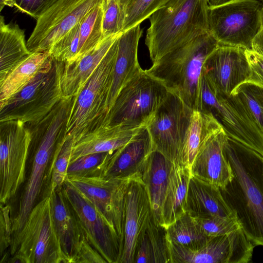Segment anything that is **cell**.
<instances>
[{
    "label": "cell",
    "instance_id": "6da1fadb",
    "mask_svg": "<svg viewBox=\"0 0 263 263\" xmlns=\"http://www.w3.org/2000/svg\"><path fill=\"white\" fill-rule=\"evenodd\" d=\"M224 153L232 176L221 195L247 237L263 247V156L229 137Z\"/></svg>",
    "mask_w": 263,
    "mask_h": 263
},
{
    "label": "cell",
    "instance_id": "7a4b0ae2",
    "mask_svg": "<svg viewBox=\"0 0 263 263\" xmlns=\"http://www.w3.org/2000/svg\"><path fill=\"white\" fill-rule=\"evenodd\" d=\"M208 0H170L148 18L145 44L152 63L209 33Z\"/></svg>",
    "mask_w": 263,
    "mask_h": 263
},
{
    "label": "cell",
    "instance_id": "3957f363",
    "mask_svg": "<svg viewBox=\"0 0 263 263\" xmlns=\"http://www.w3.org/2000/svg\"><path fill=\"white\" fill-rule=\"evenodd\" d=\"M218 45L209 32L202 34L164 54L145 70L190 108L199 110L203 65Z\"/></svg>",
    "mask_w": 263,
    "mask_h": 263
},
{
    "label": "cell",
    "instance_id": "277c9868",
    "mask_svg": "<svg viewBox=\"0 0 263 263\" xmlns=\"http://www.w3.org/2000/svg\"><path fill=\"white\" fill-rule=\"evenodd\" d=\"M64 63L51 56L35 77L0 107V122L20 120L26 126L37 124L63 98Z\"/></svg>",
    "mask_w": 263,
    "mask_h": 263
},
{
    "label": "cell",
    "instance_id": "5b68a950",
    "mask_svg": "<svg viewBox=\"0 0 263 263\" xmlns=\"http://www.w3.org/2000/svg\"><path fill=\"white\" fill-rule=\"evenodd\" d=\"M119 37L79 93L73 97L66 135L73 136L74 142L104 124Z\"/></svg>",
    "mask_w": 263,
    "mask_h": 263
},
{
    "label": "cell",
    "instance_id": "8992f818",
    "mask_svg": "<svg viewBox=\"0 0 263 263\" xmlns=\"http://www.w3.org/2000/svg\"><path fill=\"white\" fill-rule=\"evenodd\" d=\"M11 262L66 263L55 230L50 197L36 203L12 238Z\"/></svg>",
    "mask_w": 263,
    "mask_h": 263
},
{
    "label": "cell",
    "instance_id": "52a82bcc",
    "mask_svg": "<svg viewBox=\"0 0 263 263\" xmlns=\"http://www.w3.org/2000/svg\"><path fill=\"white\" fill-rule=\"evenodd\" d=\"M170 91L142 69L122 88L103 125L146 127Z\"/></svg>",
    "mask_w": 263,
    "mask_h": 263
},
{
    "label": "cell",
    "instance_id": "ba28073f",
    "mask_svg": "<svg viewBox=\"0 0 263 263\" xmlns=\"http://www.w3.org/2000/svg\"><path fill=\"white\" fill-rule=\"evenodd\" d=\"M200 88L199 110L211 113L229 137L263 156V131L239 98L217 91L202 72Z\"/></svg>",
    "mask_w": 263,
    "mask_h": 263
},
{
    "label": "cell",
    "instance_id": "9c48e42d",
    "mask_svg": "<svg viewBox=\"0 0 263 263\" xmlns=\"http://www.w3.org/2000/svg\"><path fill=\"white\" fill-rule=\"evenodd\" d=\"M209 32L219 45L252 49V42L263 27L260 0H231L208 9Z\"/></svg>",
    "mask_w": 263,
    "mask_h": 263
},
{
    "label": "cell",
    "instance_id": "30bf717a",
    "mask_svg": "<svg viewBox=\"0 0 263 263\" xmlns=\"http://www.w3.org/2000/svg\"><path fill=\"white\" fill-rule=\"evenodd\" d=\"M31 135L29 153L33 154L32 165L21 196L17 216L12 221L14 235L22 229L36 204L54 152L63 137L61 128L51 123L37 125L32 129Z\"/></svg>",
    "mask_w": 263,
    "mask_h": 263
},
{
    "label": "cell",
    "instance_id": "8fae6325",
    "mask_svg": "<svg viewBox=\"0 0 263 263\" xmlns=\"http://www.w3.org/2000/svg\"><path fill=\"white\" fill-rule=\"evenodd\" d=\"M31 139L20 120L0 122V202L6 204L24 182Z\"/></svg>",
    "mask_w": 263,
    "mask_h": 263
},
{
    "label": "cell",
    "instance_id": "7c38bea8",
    "mask_svg": "<svg viewBox=\"0 0 263 263\" xmlns=\"http://www.w3.org/2000/svg\"><path fill=\"white\" fill-rule=\"evenodd\" d=\"M193 110L178 96L170 92L146 127L154 151L173 162L180 163Z\"/></svg>",
    "mask_w": 263,
    "mask_h": 263
},
{
    "label": "cell",
    "instance_id": "4fadbf2b",
    "mask_svg": "<svg viewBox=\"0 0 263 263\" xmlns=\"http://www.w3.org/2000/svg\"><path fill=\"white\" fill-rule=\"evenodd\" d=\"M62 191L88 242L106 262L119 263L122 241L114 227L83 194L67 181L63 184Z\"/></svg>",
    "mask_w": 263,
    "mask_h": 263
},
{
    "label": "cell",
    "instance_id": "5bb4252c",
    "mask_svg": "<svg viewBox=\"0 0 263 263\" xmlns=\"http://www.w3.org/2000/svg\"><path fill=\"white\" fill-rule=\"evenodd\" d=\"M104 0H58L36 20L27 41L31 52H48L53 44Z\"/></svg>",
    "mask_w": 263,
    "mask_h": 263
},
{
    "label": "cell",
    "instance_id": "9a60e30c",
    "mask_svg": "<svg viewBox=\"0 0 263 263\" xmlns=\"http://www.w3.org/2000/svg\"><path fill=\"white\" fill-rule=\"evenodd\" d=\"M131 178H107L101 175L66 178L83 194L114 227L122 245L125 198Z\"/></svg>",
    "mask_w": 263,
    "mask_h": 263
},
{
    "label": "cell",
    "instance_id": "2e32d148",
    "mask_svg": "<svg viewBox=\"0 0 263 263\" xmlns=\"http://www.w3.org/2000/svg\"><path fill=\"white\" fill-rule=\"evenodd\" d=\"M153 218L146 187L140 176L132 178L127 187L122 250L119 263H134L139 241Z\"/></svg>",
    "mask_w": 263,
    "mask_h": 263
},
{
    "label": "cell",
    "instance_id": "e0dca14e",
    "mask_svg": "<svg viewBox=\"0 0 263 263\" xmlns=\"http://www.w3.org/2000/svg\"><path fill=\"white\" fill-rule=\"evenodd\" d=\"M245 51L241 47L218 45L208 57L202 72L217 91L231 95L247 82L250 69Z\"/></svg>",
    "mask_w": 263,
    "mask_h": 263
},
{
    "label": "cell",
    "instance_id": "ac0fdd59",
    "mask_svg": "<svg viewBox=\"0 0 263 263\" xmlns=\"http://www.w3.org/2000/svg\"><path fill=\"white\" fill-rule=\"evenodd\" d=\"M228 137L222 128L208 137L191 166L193 176L219 189L229 182L232 171L224 153Z\"/></svg>",
    "mask_w": 263,
    "mask_h": 263
},
{
    "label": "cell",
    "instance_id": "d6986e66",
    "mask_svg": "<svg viewBox=\"0 0 263 263\" xmlns=\"http://www.w3.org/2000/svg\"><path fill=\"white\" fill-rule=\"evenodd\" d=\"M154 151L149 133L144 128L127 144L109 155L98 175L107 178H131L140 176Z\"/></svg>",
    "mask_w": 263,
    "mask_h": 263
},
{
    "label": "cell",
    "instance_id": "ffe728a7",
    "mask_svg": "<svg viewBox=\"0 0 263 263\" xmlns=\"http://www.w3.org/2000/svg\"><path fill=\"white\" fill-rule=\"evenodd\" d=\"M50 197L54 227L66 262H76L87 240L85 234L62 189L54 191Z\"/></svg>",
    "mask_w": 263,
    "mask_h": 263
},
{
    "label": "cell",
    "instance_id": "44dd1931",
    "mask_svg": "<svg viewBox=\"0 0 263 263\" xmlns=\"http://www.w3.org/2000/svg\"><path fill=\"white\" fill-rule=\"evenodd\" d=\"M142 33L140 24L122 32L119 37L107 101L108 112L122 88L142 69L138 59V44Z\"/></svg>",
    "mask_w": 263,
    "mask_h": 263
},
{
    "label": "cell",
    "instance_id": "7402d4cb",
    "mask_svg": "<svg viewBox=\"0 0 263 263\" xmlns=\"http://www.w3.org/2000/svg\"><path fill=\"white\" fill-rule=\"evenodd\" d=\"M144 128L109 125L98 126L74 142L70 163L86 155L112 152L127 144Z\"/></svg>",
    "mask_w": 263,
    "mask_h": 263
},
{
    "label": "cell",
    "instance_id": "603a6c76",
    "mask_svg": "<svg viewBox=\"0 0 263 263\" xmlns=\"http://www.w3.org/2000/svg\"><path fill=\"white\" fill-rule=\"evenodd\" d=\"M122 33L104 38L81 59L72 63H64L61 80L63 98H72L79 93Z\"/></svg>",
    "mask_w": 263,
    "mask_h": 263
},
{
    "label": "cell",
    "instance_id": "cb8c5ba5",
    "mask_svg": "<svg viewBox=\"0 0 263 263\" xmlns=\"http://www.w3.org/2000/svg\"><path fill=\"white\" fill-rule=\"evenodd\" d=\"M186 212L192 217H236L219 187L192 175L187 193Z\"/></svg>",
    "mask_w": 263,
    "mask_h": 263
},
{
    "label": "cell",
    "instance_id": "d4e9b609",
    "mask_svg": "<svg viewBox=\"0 0 263 263\" xmlns=\"http://www.w3.org/2000/svg\"><path fill=\"white\" fill-rule=\"evenodd\" d=\"M173 162L160 153L154 151L140 173L150 200L155 222L160 225L163 201Z\"/></svg>",
    "mask_w": 263,
    "mask_h": 263
},
{
    "label": "cell",
    "instance_id": "484cf974",
    "mask_svg": "<svg viewBox=\"0 0 263 263\" xmlns=\"http://www.w3.org/2000/svg\"><path fill=\"white\" fill-rule=\"evenodd\" d=\"M190 168L173 162L162 209L160 226L167 228L186 213Z\"/></svg>",
    "mask_w": 263,
    "mask_h": 263
},
{
    "label": "cell",
    "instance_id": "4316f807",
    "mask_svg": "<svg viewBox=\"0 0 263 263\" xmlns=\"http://www.w3.org/2000/svg\"><path fill=\"white\" fill-rule=\"evenodd\" d=\"M31 52L25 41L24 30L16 24H6L0 18V82Z\"/></svg>",
    "mask_w": 263,
    "mask_h": 263
},
{
    "label": "cell",
    "instance_id": "83f0119b",
    "mask_svg": "<svg viewBox=\"0 0 263 263\" xmlns=\"http://www.w3.org/2000/svg\"><path fill=\"white\" fill-rule=\"evenodd\" d=\"M221 128L222 126L211 113L193 110L179 164L190 168L205 140L211 134Z\"/></svg>",
    "mask_w": 263,
    "mask_h": 263
},
{
    "label": "cell",
    "instance_id": "f1b7e54d",
    "mask_svg": "<svg viewBox=\"0 0 263 263\" xmlns=\"http://www.w3.org/2000/svg\"><path fill=\"white\" fill-rule=\"evenodd\" d=\"M50 56L48 51L32 52L0 82V107L35 77Z\"/></svg>",
    "mask_w": 263,
    "mask_h": 263
},
{
    "label": "cell",
    "instance_id": "f546056e",
    "mask_svg": "<svg viewBox=\"0 0 263 263\" xmlns=\"http://www.w3.org/2000/svg\"><path fill=\"white\" fill-rule=\"evenodd\" d=\"M74 144L73 136L66 135L58 145L45 176L47 187L43 198L50 196L55 191L62 189L67 178Z\"/></svg>",
    "mask_w": 263,
    "mask_h": 263
},
{
    "label": "cell",
    "instance_id": "4dcf8cb0",
    "mask_svg": "<svg viewBox=\"0 0 263 263\" xmlns=\"http://www.w3.org/2000/svg\"><path fill=\"white\" fill-rule=\"evenodd\" d=\"M165 232L168 241L192 250L201 247L211 238L203 233L187 212L166 228Z\"/></svg>",
    "mask_w": 263,
    "mask_h": 263
},
{
    "label": "cell",
    "instance_id": "1f68e13d",
    "mask_svg": "<svg viewBox=\"0 0 263 263\" xmlns=\"http://www.w3.org/2000/svg\"><path fill=\"white\" fill-rule=\"evenodd\" d=\"M105 1L97 6L82 20L79 50L74 61L86 55L104 39L102 19Z\"/></svg>",
    "mask_w": 263,
    "mask_h": 263
},
{
    "label": "cell",
    "instance_id": "d6a6232c",
    "mask_svg": "<svg viewBox=\"0 0 263 263\" xmlns=\"http://www.w3.org/2000/svg\"><path fill=\"white\" fill-rule=\"evenodd\" d=\"M170 0H119L124 14L123 32L140 24Z\"/></svg>",
    "mask_w": 263,
    "mask_h": 263
},
{
    "label": "cell",
    "instance_id": "836d02e7",
    "mask_svg": "<svg viewBox=\"0 0 263 263\" xmlns=\"http://www.w3.org/2000/svg\"><path fill=\"white\" fill-rule=\"evenodd\" d=\"M232 94L239 98L263 131V88L245 82L236 88Z\"/></svg>",
    "mask_w": 263,
    "mask_h": 263
},
{
    "label": "cell",
    "instance_id": "e575fe53",
    "mask_svg": "<svg viewBox=\"0 0 263 263\" xmlns=\"http://www.w3.org/2000/svg\"><path fill=\"white\" fill-rule=\"evenodd\" d=\"M81 22L61 37L48 51L53 59L64 63L76 60L79 50Z\"/></svg>",
    "mask_w": 263,
    "mask_h": 263
},
{
    "label": "cell",
    "instance_id": "d590c367",
    "mask_svg": "<svg viewBox=\"0 0 263 263\" xmlns=\"http://www.w3.org/2000/svg\"><path fill=\"white\" fill-rule=\"evenodd\" d=\"M193 218L203 233L209 238L227 234L241 228L235 216H210Z\"/></svg>",
    "mask_w": 263,
    "mask_h": 263
},
{
    "label": "cell",
    "instance_id": "8d00e7d4",
    "mask_svg": "<svg viewBox=\"0 0 263 263\" xmlns=\"http://www.w3.org/2000/svg\"><path fill=\"white\" fill-rule=\"evenodd\" d=\"M112 152L94 153L78 158L69 164L67 178L98 175L102 164Z\"/></svg>",
    "mask_w": 263,
    "mask_h": 263
},
{
    "label": "cell",
    "instance_id": "74e56055",
    "mask_svg": "<svg viewBox=\"0 0 263 263\" xmlns=\"http://www.w3.org/2000/svg\"><path fill=\"white\" fill-rule=\"evenodd\" d=\"M124 14L119 0H105L102 19L103 39L123 32Z\"/></svg>",
    "mask_w": 263,
    "mask_h": 263
},
{
    "label": "cell",
    "instance_id": "f35d334b",
    "mask_svg": "<svg viewBox=\"0 0 263 263\" xmlns=\"http://www.w3.org/2000/svg\"><path fill=\"white\" fill-rule=\"evenodd\" d=\"M146 231L153 251L155 263H171L165 229L157 224L153 217Z\"/></svg>",
    "mask_w": 263,
    "mask_h": 263
},
{
    "label": "cell",
    "instance_id": "ab89813d",
    "mask_svg": "<svg viewBox=\"0 0 263 263\" xmlns=\"http://www.w3.org/2000/svg\"><path fill=\"white\" fill-rule=\"evenodd\" d=\"M58 0H11L18 11L26 14L36 20Z\"/></svg>",
    "mask_w": 263,
    "mask_h": 263
},
{
    "label": "cell",
    "instance_id": "60d3db41",
    "mask_svg": "<svg viewBox=\"0 0 263 263\" xmlns=\"http://www.w3.org/2000/svg\"><path fill=\"white\" fill-rule=\"evenodd\" d=\"M0 223V252L3 255L12 242V222L10 218V207L8 205L1 204Z\"/></svg>",
    "mask_w": 263,
    "mask_h": 263
},
{
    "label": "cell",
    "instance_id": "b9f144b4",
    "mask_svg": "<svg viewBox=\"0 0 263 263\" xmlns=\"http://www.w3.org/2000/svg\"><path fill=\"white\" fill-rule=\"evenodd\" d=\"M250 73L247 82L263 88V56L252 49H246Z\"/></svg>",
    "mask_w": 263,
    "mask_h": 263
},
{
    "label": "cell",
    "instance_id": "7bdbcfd3",
    "mask_svg": "<svg viewBox=\"0 0 263 263\" xmlns=\"http://www.w3.org/2000/svg\"><path fill=\"white\" fill-rule=\"evenodd\" d=\"M134 263H155L153 251L150 246L146 231L139 241Z\"/></svg>",
    "mask_w": 263,
    "mask_h": 263
},
{
    "label": "cell",
    "instance_id": "ee69618b",
    "mask_svg": "<svg viewBox=\"0 0 263 263\" xmlns=\"http://www.w3.org/2000/svg\"><path fill=\"white\" fill-rule=\"evenodd\" d=\"M76 262H106L103 257L86 240L82 245Z\"/></svg>",
    "mask_w": 263,
    "mask_h": 263
},
{
    "label": "cell",
    "instance_id": "f6af8a7d",
    "mask_svg": "<svg viewBox=\"0 0 263 263\" xmlns=\"http://www.w3.org/2000/svg\"><path fill=\"white\" fill-rule=\"evenodd\" d=\"M252 50L263 56V27L253 40Z\"/></svg>",
    "mask_w": 263,
    "mask_h": 263
},
{
    "label": "cell",
    "instance_id": "bcb514c9",
    "mask_svg": "<svg viewBox=\"0 0 263 263\" xmlns=\"http://www.w3.org/2000/svg\"><path fill=\"white\" fill-rule=\"evenodd\" d=\"M231 0H208L209 6H216L226 3Z\"/></svg>",
    "mask_w": 263,
    "mask_h": 263
},
{
    "label": "cell",
    "instance_id": "7dc6e473",
    "mask_svg": "<svg viewBox=\"0 0 263 263\" xmlns=\"http://www.w3.org/2000/svg\"><path fill=\"white\" fill-rule=\"evenodd\" d=\"M0 6L1 11H2L4 7L5 6H9L10 7H12L11 0H0Z\"/></svg>",
    "mask_w": 263,
    "mask_h": 263
},
{
    "label": "cell",
    "instance_id": "c3c4849f",
    "mask_svg": "<svg viewBox=\"0 0 263 263\" xmlns=\"http://www.w3.org/2000/svg\"><path fill=\"white\" fill-rule=\"evenodd\" d=\"M263 3V0H260Z\"/></svg>",
    "mask_w": 263,
    "mask_h": 263
}]
</instances>
